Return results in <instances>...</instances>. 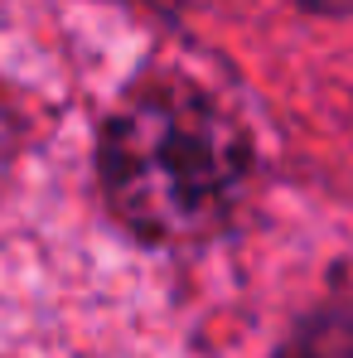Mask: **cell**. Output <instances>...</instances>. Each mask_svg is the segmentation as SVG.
Wrapping results in <instances>:
<instances>
[{
    "label": "cell",
    "mask_w": 353,
    "mask_h": 358,
    "mask_svg": "<svg viewBox=\"0 0 353 358\" xmlns=\"http://www.w3.org/2000/svg\"><path fill=\"white\" fill-rule=\"evenodd\" d=\"M247 170L252 150L242 126L184 78L131 87L102 131L107 203L145 242L218 233L242 199Z\"/></svg>",
    "instance_id": "6da1fadb"
},
{
    "label": "cell",
    "mask_w": 353,
    "mask_h": 358,
    "mask_svg": "<svg viewBox=\"0 0 353 358\" xmlns=\"http://www.w3.org/2000/svg\"><path fill=\"white\" fill-rule=\"evenodd\" d=\"M281 358H353V310H324L300 324Z\"/></svg>",
    "instance_id": "7a4b0ae2"
},
{
    "label": "cell",
    "mask_w": 353,
    "mask_h": 358,
    "mask_svg": "<svg viewBox=\"0 0 353 358\" xmlns=\"http://www.w3.org/2000/svg\"><path fill=\"white\" fill-rule=\"evenodd\" d=\"M15 155H20V121L10 112V102L0 97V189H5L10 170H15Z\"/></svg>",
    "instance_id": "3957f363"
},
{
    "label": "cell",
    "mask_w": 353,
    "mask_h": 358,
    "mask_svg": "<svg viewBox=\"0 0 353 358\" xmlns=\"http://www.w3.org/2000/svg\"><path fill=\"white\" fill-rule=\"evenodd\" d=\"M305 5H315V10H353V0H305Z\"/></svg>",
    "instance_id": "277c9868"
}]
</instances>
